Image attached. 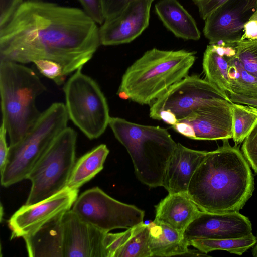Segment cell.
<instances>
[{"label": "cell", "instance_id": "obj_31", "mask_svg": "<svg viewBox=\"0 0 257 257\" xmlns=\"http://www.w3.org/2000/svg\"><path fill=\"white\" fill-rule=\"evenodd\" d=\"M241 150L249 164L257 173V124L243 141Z\"/></svg>", "mask_w": 257, "mask_h": 257}, {"label": "cell", "instance_id": "obj_24", "mask_svg": "<svg viewBox=\"0 0 257 257\" xmlns=\"http://www.w3.org/2000/svg\"><path fill=\"white\" fill-rule=\"evenodd\" d=\"M256 241L252 233L241 238L227 239L195 238L189 241V245L207 254L217 250H225L231 254L241 255L252 247Z\"/></svg>", "mask_w": 257, "mask_h": 257}, {"label": "cell", "instance_id": "obj_21", "mask_svg": "<svg viewBox=\"0 0 257 257\" xmlns=\"http://www.w3.org/2000/svg\"><path fill=\"white\" fill-rule=\"evenodd\" d=\"M155 8L164 25L176 36L186 40L200 39L195 20L177 0H161Z\"/></svg>", "mask_w": 257, "mask_h": 257}, {"label": "cell", "instance_id": "obj_13", "mask_svg": "<svg viewBox=\"0 0 257 257\" xmlns=\"http://www.w3.org/2000/svg\"><path fill=\"white\" fill-rule=\"evenodd\" d=\"M78 193V190L66 187L40 202L22 206L9 220L11 239L30 235L56 216L70 210Z\"/></svg>", "mask_w": 257, "mask_h": 257}, {"label": "cell", "instance_id": "obj_2", "mask_svg": "<svg viewBox=\"0 0 257 257\" xmlns=\"http://www.w3.org/2000/svg\"><path fill=\"white\" fill-rule=\"evenodd\" d=\"M208 152L194 173L187 193L203 211H239L252 196L254 178L248 162L228 139Z\"/></svg>", "mask_w": 257, "mask_h": 257}, {"label": "cell", "instance_id": "obj_7", "mask_svg": "<svg viewBox=\"0 0 257 257\" xmlns=\"http://www.w3.org/2000/svg\"><path fill=\"white\" fill-rule=\"evenodd\" d=\"M77 133L67 127L55 139L28 174L31 187L25 205L44 200L67 184L75 163Z\"/></svg>", "mask_w": 257, "mask_h": 257}, {"label": "cell", "instance_id": "obj_28", "mask_svg": "<svg viewBox=\"0 0 257 257\" xmlns=\"http://www.w3.org/2000/svg\"><path fill=\"white\" fill-rule=\"evenodd\" d=\"M228 44V43H227ZM245 69L257 78V40H244L230 43Z\"/></svg>", "mask_w": 257, "mask_h": 257}, {"label": "cell", "instance_id": "obj_14", "mask_svg": "<svg viewBox=\"0 0 257 257\" xmlns=\"http://www.w3.org/2000/svg\"><path fill=\"white\" fill-rule=\"evenodd\" d=\"M151 0H134L116 16L105 19L99 29L101 45L130 43L148 26Z\"/></svg>", "mask_w": 257, "mask_h": 257}, {"label": "cell", "instance_id": "obj_1", "mask_svg": "<svg viewBox=\"0 0 257 257\" xmlns=\"http://www.w3.org/2000/svg\"><path fill=\"white\" fill-rule=\"evenodd\" d=\"M97 24L83 10L26 0L0 29V60L60 63L66 76L89 61L101 45Z\"/></svg>", "mask_w": 257, "mask_h": 257}, {"label": "cell", "instance_id": "obj_41", "mask_svg": "<svg viewBox=\"0 0 257 257\" xmlns=\"http://www.w3.org/2000/svg\"><path fill=\"white\" fill-rule=\"evenodd\" d=\"M256 1V4H257V0H255ZM255 18H257V11L256 12H255V13L254 14V15H253V17L252 18V19H255Z\"/></svg>", "mask_w": 257, "mask_h": 257}, {"label": "cell", "instance_id": "obj_5", "mask_svg": "<svg viewBox=\"0 0 257 257\" xmlns=\"http://www.w3.org/2000/svg\"><path fill=\"white\" fill-rule=\"evenodd\" d=\"M108 125L127 151L138 180L150 187L162 186L167 164L177 144L168 131L113 117Z\"/></svg>", "mask_w": 257, "mask_h": 257}, {"label": "cell", "instance_id": "obj_40", "mask_svg": "<svg viewBox=\"0 0 257 257\" xmlns=\"http://www.w3.org/2000/svg\"><path fill=\"white\" fill-rule=\"evenodd\" d=\"M243 106H244L245 108H246L248 110H249L250 111H252L255 113H257V108H254L252 106H246V105H243Z\"/></svg>", "mask_w": 257, "mask_h": 257}, {"label": "cell", "instance_id": "obj_3", "mask_svg": "<svg viewBox=\"0 0 257 257\" xmlns=\"http://www.w3.org/2000/svg\"><path fill=\"white\" fill-rule=\"evenodd\" d=\"M196 59L184 50L146 51L126 70L117 94L141 105H151L171 86L188 75Z\"/></svg>", "mask_w": 257, "mask_h": 257}, {"label": "cell", "instance_id": "obj_35", "mask_svg": "<svg viewBox=\"0 0 257 257\" xmlns=\"http://www.w3.org/2000/svg\"><path fill=\"white\" fill-rule=\"evenodd\" d=\"M227 0H193L201 17L205 20L213 11Z\"/></svg>", "mask_w": 257, "mask_h": 257}, {"label": "cell", "instance_id": "obj_18", "mask_svg": "<svg viewBox=\"0 0 257 257\" xmlns=\"http://www.w3.org/2000/svg\"><path fill=\"white\" fill-rule=\"evenodd\" d=\"M155 210V220L182 234L202 211L187 193H169Z\"/></svg>", "mask_w": 257, "mask_h": 257}, {"label": "cell", "instance_id": "obj_11", "mask_svg": "<svg viewBox=\"0 0 257 257\" xmlns=\"http://www.w3.org/2000/svg\"><path fill=\"white\" fill-rule=\"evenodd\" d=\"M232 104L231 101L223 99L210 101L171 126L179 133L194 140L232 138Z\"/></svg>", "mask_w": 257, "mask_h": 257}, {"label": "cell", "instance_id": "obj_22", "mask_svg": "<svg viewBox=\"0 0 257 257\" xmlns=\"http://www.w3.org/2000/svg\"><path fill=\"white\" fill-rule=\"evenodd\" d=\"M148 225L152 256L185 255L188 253L190 245L184 234L155 220Z\"/></svg>", "mask_w": 257, "mask_h": 257}, {"label": "cell", "instance_id": "obj_39", "mask_svg": "<svg viewBox=\"0 0 257 257\" xmlns=\"http://www.w3.org/2000/svg\"><path fill=\"white\" fill-rule=\"evenodd\" d=\"M256 241L255 244L253 245L252 249V254L254 257H257V232L256 236Z\"/></svg>", "mask_w": 257, "mask_h": 257}, {"label": "cell", "instance_id": "obj_17", "mask_svg": "<svg viewBox=\"0 0 257 257\" xmlns=\"http://www.w3.org/2000/svg\"><path fill=\"white\" fill-rule=\"evenodd\" d=\"M207 152L177 143L167 164L162 186L169 193H187L191 180Z\"/></svg>", "mask_w": 257, "mask_h": 257}, {"label": "cell", "instance_id": "obj_34", "mask_svg": "<svg viewBox=\"0 0 257 257\" xmlns=\"http://www.w3.org/2000/svg\"><path fill=\"white\" fill-rule=\"evenodd\" d=\"M25 0H0V29L9 21Z\"/></svg>", "mask_w": 257, "mask_h": 257}, {"label": "cell", "instance_id": "obj_36", "mask_svg": "<svg viewBox=\"0 0 257 257\" xmlns=\"http://www.w3.org/2000/svg\"><path fill=\"white\" fill-rule=\"evenodd\" d=\"M7 134L6 128L2 122L0 127V172L6 165L10 150L6 141Z\"/></svg>", "mask_w": 257, "mask_h": 257}, {"label": "cell", "instance_id": "obj_25", "mask_svg": "<svg viewBox=\"0 0 257 257\" xmlns=\"http://www.w3.org/2000/svg\"><path fill=\"white\" fill-rule=\"evenodd\" d=\"M228 78L231 92L257 97V78L245 69L236 52L229 60Z\"/></svg>", "mask_w": 257, "mask_h": 257}, {"label": "cell", "instance_id": "obj_27", "mask_svg": "<svg viewBox=\"0 0 257 257\" xmlns=\"http://www.w3.org/2000/svg\"><path fill=\"white\" fill-rule=\"evenodd\" d=\"M232 139L235 145L243 142L257 124V113L248 110L243 105L233 103Z\"/></svg>", "mask_w": 257, "mask_h": 257}, {"label": "cell", "instance_id": "obj_10", "mask_svg": "<svg viewBox=\"0 0 257 257\" xmlns=\"http://www.w3.org/2000/svg\"><path fill=\"white\" fill-rule=\"evenodd\" d=\"M71 209L81 220L105 232L133 227L143 222L145 216L143 210L112 198L98 187L83 192Z\"/></svg>", "mask_w": 257, "mask_h": 257}, {"label": "cell", "instance_id": "obj_12", "mask_svg": "<svg viewBox=\"0 0 257 257\" xmlns=\"http://www.w3.org/2000/svg\"><path fill=\"white\" fill-rule=\"evenodd\" d=\"M256 11L255 0H227L204 20V35L209 44L239 42Z\"/></svg>", "mask_w": 257, "mask_h": 257}, {"label": "cell", "instance_id": "obj_33", "mask_svg": "<svg viewBox=\"0 0 257 257\" xmlns=\"http://www.w3.org/2000/svg\"><path fill=\"white\" fill-rule=\"evenodd\" d=\"M133 1L134 0H101L105 19H110L116 16Z\"/></svg>", "mask_w": 257, "mask_h": 257}, {"label": "cell", "instance_id": "obj_30", "mask_svg": "<svg viewBox=\"0 0 257 257\" xmlns=\"http://www.w3.org/2000/svg\"><path fill=\"white\" fill-rule=\"evenodd\" d=\"M33 63L43 75L52 80L58 85L64 83L66 76L60 63L44 59L36 60Z\"/></svg>", "mask_w": 257, "mask_h": 257}, {"label": "cell", "instance_id": "obj_9", "mask_svg": "<svg viewBox=\"0 0 257 257\" xmlns=\"http://www.w3.org/2000/svg\"><path fill=\"white\" fill-rule=\"evenodd\" d=\"M215 99L230 101L227 93L207 80L198 75H187L151 105L150 116L172 126L201 105Z\"/></svg>", "mask_w": 257, "mask_h": 257}, {"label": "cell", "instance_id": "obj_37", "mask_svg": "<svg viewBox=\"0 0 257 257\" xmlns=\"http://www.w3.org/2000/svg\"><path fill=\"white\" fill-rule=\"evenodd\" d=\"M227 95L233 103L257 108V97L237 94L233 92H228Z\"/></svg>", "mask_w": 257, "mask_h": 257}, {"label": "cell", "instance_id": "obj_20", "mask_svg": "<svg viewBox=\"0 0 257 257\" xmlns=\"http://www.w3.org/2000/svg\"><path fill=\"white\" fill-rule=\"evenodd\" d=\"M235 52L231 44L219 43L208 45L203 55L205 79L227 94L231 92L228 78L229 60Z\"/></svg>", "mask_w": 257, "mask_h": 257}, {"label": "cell", "instance_id": "obj_32", "mask_svg": "<svg viewBox=\"0 0 257 257\" xmlns=\"http://www.w3.org/2000/svg\"><path fill=\"white\" fill-rule=\"evenodd\" d=\"M83 10L97 24L101 25L105 21L101 0H78Z\"/></svg>", "mask_w": 257, "mask_h": 257}, {"label": "cell", "instance_id": "obj_15", "mask_svg": "<svg viewBox=\"0 0 257 257\" xmlns=\"http://www.w3.org/2000/svg\"><path fill=\"white\" fill-rule=\"evenodd\" d=\"M251 233L252 225L249 219L239 211L217 213L202 211L188 227L184 235L189 242L199 238H238Z\"/></svg>", "mask_w": 257, "mask_h": 257}, {"label": "cell", "instance_id": "obj_6", "mask_svg": "<svg viewBox=\"0 0 257 257\" xmlns=\"http://www.w3.org/2000/svg\"><path fill=\"white\" fill-rule=\"evenodd\" d=\"M69 117L65 105L55 102L42 112L27 135L10 147L6 165L1 172V185L5 187L27 179L41 157L67 126Z\"/></svg>", "mask_w": 257, "mask_h": 257}, {"label": "cell", "instance_id": "obj_38", "mask_svg": "<svg viewBox=\"0 0 257 257\" xmlns=\"http://www.w3.org/2000/svg\"><path fill=\"white\" fill-rule=\"evenodd\" d=\"M257 40V18L250 20L245 25L241 40Z\"/></svg>", "mask_w": 257, "mask_h": 257}, {"label": "cell", "instance_id": "obj_19", "mask_svg": "<svg viewBox=\"0 0 257 257\" xmlns=\"http://www.w3.org/2000/svg\"><path fill=\"white\" fill-rule=\"evenodd\" d=\"M65 213L23 238L29 257H64L63 218Z\"/></svg>", "mask_w": 257, "mask_h": 257}, {"label": "cell", "instance_id": "obj_4", "mask_svg": "<svg viewBox=\"0 0 257 257\" xmlns=\"http://www.w3.org/2000/svg\"><path fill=\"white\" fill-rule=\"evenodd\" d=\"M46 88L38 75L23 64L0 60L2 122L10 147L19 143L33 127L42 112L36 100Z\"/></svg>", "mask_w": 257, "mask_h": 257}, {"label": "cell", "instance_id": "obj_26", "mask_svg": "<svg viewBox=\"0 0 257 257\" xmlns=\"http://www.w3.org/2000/svg\"><path fill=\"white\" fill-rule=\"evenodd\" d=\"M149 230L142 222L134 226L133 234L117 253L116 257H151Z\"/></svg>", "mask_w": 257, "mask_h": 257}, {"label": "cell", "instance_id": "obj_8", "mask_svg": "<svg viewBox=\"0 0 257 257\" xmlns=\"http://www.w3.org/2000/svg\"><path fill=\"white\" fill-rule=\"evenodd\" d=\"M79 68L65 83L63 91L69 118L89 139L99 138L110 118L105 96L97 82Z\"/></svg>", "mask_w": 257, "mask_h": 257}, {"label": "cell", "instance_id": "obj_42", "mask_svg": "<svg viewBox=\"0 0 257 257\" xmlns=\"http://www.w3.org/2000/svg\"><path fill=\"white\" fill-rule=\"evenodd\" d=\"M25 1H26V0H25Z\"/></svg>", "mask_w": 257, "mask_h": 257}, {"label": "cell", "instance_id": "obj_16", "mask_svg": "<svg viewBox=\"0 0 257 257\" xmlns=\"http://www.w3.org/2000/svg\"><path fill=\"white\" fill-rule=\"evenodd\" d=\"M64 257H105L106 233L81 220L71 209L63 218Z\"/></svg>", "mask_w": 257, "mask_h": 257}, {"label": "cell", "instance_id": "obj_23", "mask_svg": "<svg viewBox=\"0 0 257 257\" xmlns=\"http://www.w3.org/2000/svg\"><path fill=\"white\" fill-rule=\"evenodd\" d=\"M109 151L106 145L100 144L79 158L73 167L67 187L79 190L103 168Z\"/></svg>", "mask_w": 257, "mask_h": 257}, {"label": "cell", "instance_id": "obj_29", "mask_svg": "<svg viewBox=\"0 0 257 257\" xmlns=\"http://www.w3.org/2000/svg\"><path fill=\"white\" fill-rule=\"evenodd\" d=\"M134 230V226L120 233H106L103 240L105 257H116L117 253L133 234Z\"/></svg>", "mask_w": 257, "mask_h": 257}]
</instances>
